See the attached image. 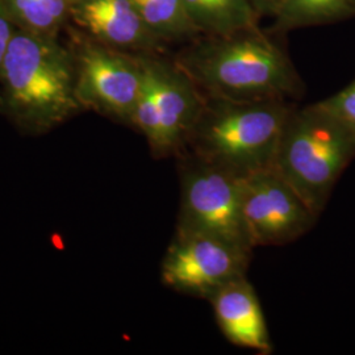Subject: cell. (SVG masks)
<instances>
[{
    "instance_id": "cell-1",
    "label": "cell",
    "mask_w": 355,
    "mask_h": 355,
    "mask_svg": "<svg viewBox=\"0 0 355 355\" xmlns=\"http://www.w3.org/2000/svg\"><path fill=\"white\" fill-rule=\"evenodd\" d=\"M175 64L211 98L288 102L304 89L287 54L258 29L200 41Z\"/></svg>"
},
{
    "instance_id": "cell-2",
    "label": "cell",
    "mask_w": 355,
    "mask_h": 355,
    "mask_svg": "<svg viewBox=\"0 0 355 355\" xmlns=\"http://www.w3.org/2000/svg\"><path fill=\"white\" fill-rule=\"evenodd\" d=\"M0 89L1 105L28 135L53 130L82 108L67 55L32 35H13L0 69Z\"/></svg>"
},
{
    "instance_id": "cell-3",
    "label": "cell",
    "mask_w": 355,
    "mask_h": 355,
    "mask_svg": "<svg viewBox=\"0 0 355 355\" xmlns=\"http://www.w3.org/2000/svg\"><path fill=\"white\" fill-rule=\"evenodd\" d=\"M292 107L287 101L204 96L202 112L184 152L240 178L274 167L280 135Z\"/></svg>"
},
{
    "instance_id": "cell-4",
    "label": "cell",
    "mask_w": 355,
    "mask_h": 355,
    "mask_svg": "<svg viewBox=\"0 0 355 355\" xmlns=\"http://www.w3.org/2000/svg\"><path fill=\"white\" fill-rule=\"evenodd\" d=\"M354 158V133L318 102L304 108L292 107L280 135L274 168L320 216Z\"/></svg>"
},
{
    "instance_id": "cell-5",
    "label": "cell",
    "mask_w": 355,
    "mask_h": 355,
    "mask_svg": "<svg viewBox=\"0 0 355 355\" xmlns=\"http://www.w3.org/2000/svg\"><path fill=\"white\" fill-rule=\"evenodd\" d=\"M177 158L180 177L177 230L205 233L254 249L242 217V178L191 153Z\"/></svg>"
},
{
    "instance_id": "cell-6",
    "label": "cell",
    "mask_w": 355,
    "mask_h": 355,
    "mask_svg": "<svg viewBox=\"0 0 355 355\" xmlns=\"http://www.w3.org/2000/svg\"><path fill=\"white\" fill-rule=\"evenodd\" d=\"M253 249L199 232L177 230L161 277L168 288L208 300L232 280L246 277Z\"/></svg>"
},
{
    "instance_id": "cell-7",
    "label": "cell",
    "mask_w": 355,
    "mask_h": 355,
    "mask_svg": "<svg viewBox=\"0 0 355 355\" xmlns=\"http://www.w3.org/2000/svg\"><path fill=\"white\" fill-rule=\"evenodd\" d=\"M241 207L253 248L293 242L308 233L318 218L274 167L242 178Z\"/></svg>"
},
{
    "instance_id": "cell-8",
    "label": "cell",
    "mask_w": 355,
    "mask_h": 355,
    "mask_svg": "<svg viewBox=\"0 0 355 355\" xmlns=\"http://www.w3.org/2000/svg\"><path fill=\"white\" fill-rule=\"evenodd\" d=\"M142 79L140 60L91 48L79 57L76 96L82 108L89 107L132 125Z\"/></svg>"
},
{
    "instance_id": "cell-9",
    "label": "cell",
    "mask_w": 355,
    "mask_h": 355,
    "mask_svg": "<svg viewBox=\"0 0 355 355\" xmlns=\"http://www.w3.org/2000/svg\"><path fill=\"white\" fill-rule=\"evenodd\" d=\"M140 61L159 121V139L153 155L177 158L186 150L192 129L202 112L203 94L177 64Z\"/></svg>"
},
{
    "instance_id": "cell-10",
    "label": "cell",
    "mask_w": 355,
    "mask_h": 355,
    "mask_svg": "<svg viewBox=\"0 0 355 355\" xmlns=\"http://www.w3.org/2000/svg\"><path fill=\"white\" fill-rule=\"evenodd\" d=\"M208 300L214 308L217 325L229 343L259 354L272 353L262 306L246 277L232 280Z\"/></svg>"
},
{
    "instance_id": "cell-11",
    "label": "cell",
    "mask_w": 355,
    "mask_h": 355,
    "mask_svg": "<svg viewBox=\"0 0 355 355\" xmlns=\"http://www.w3.org/2000/svg\"><path fill=\"white\" fill-rule=\"evenodd\" d=\"M78 13L82 24L105 42L124 48L150 44L149 28L130 0H86Z\"/></svg>"
},
{
    "instance_id": "cell-12",
    "label": "cell",
    "mask_w": 355,
    "mask_h": 355,
    "mask_svg": "<svg viewBox=\"0 0 355 355\" xmlns=\"http://www.w3.org/2000/svg\"><path fill=\"white\" fill-rule=\"evenodd\" d=\"M192 24L208 37L230 36L257 29L250 0H183Z\"/></svg>"
},
{
    "instance_id": "cell-13",
    "label": "cell",
    "mask_w": 355,
    "mask_h": 355,
    "mask_svg": "<svg viewBox=\"0 0 355 355\" xmlns=\"http://www.w3.org/2000/svg\"><path fill=\"white\" fill-rule=\"evenodd\" d=\"M354 15L355 0H283L275 19L280 29H292L328 24Z\"/></svg>"
},
{
    "instance_id": "cell-14",
    "label": "cell",
    "mask_w": 355,
    "mask_h": 355,
    "mask_svg": "<svg viewBox=\"0 0 355 355\" xmlns=\"http://www.w3.org/2000/svg\"><path fill=\"white\" fill-rule=\"evenodd\" d=\"M149 31L165 38H192L199 31L192 24L183 0H130Z\"/></svg>"
},
{
    "instance_id": "cell-15",
    "label": "cell",
    "mask_w": 355,
    "mask_h": 355,
    "mask_svg": "<svg viewBox=\"0 0 355 355\" xmlns=\"http://www.w3.org/2000/svg\"><path fill=\"white\" fill-rule=\"evenodd\" d=\"M320 103L355 135V79L340 92Z\"/></svg>"
},
{
    "instance_id": "cell-16",
    "label": "cell",
    "mask_w": 355,
    "mask_h": 355,
    "mask_svg": "<svg viewBox=\"0 0 355 355\" xmlns=\"http://www.w3.org/2000/svg\"><path fill=\"white\" fill-rule=\"evenodd\" d=\"M11 6L26 26L33 29L46 31L57 24L40 0H11Z\"/></svg>"
},
{
    "instance_id": "cell-17",
    "label": "cell",
    "mask_w": 355,
    "mask_h": 355,
    "mask_svg": "<svg viewBox=\"0 0 355 355\" xmlns=\"http://www.w3.org/2000/svg\"><path fill=\"white\" fill-rule=\"evenodd\" d=\"M12 37L13 35L11 32L7 10H6V6L3 4V1L0 0V69H1L6 51L8 49V45H10Z\"/></svg>"
},
{
    "instance_id": "cell-18",
    "label": "cell",
    "mask_w": 355,
    "mask_h": 355,
    "mask_svg": "<svg viewBox=\"0 0 355 355\" xmlns=\"http://www.w3.org/2000/svg\"><path fill=\"white\" fill-rule=\"evenodd\" d=\"M44 8L48 11L55 23H60L66 13L67 0H40Z\"/></svg>"
},
{
    "instance_id": "cell-19",
    "label": "cell",
    "mask_w": 355,
    "mask_h": 355,
    "mask_svg": "<svg viewBox=\"0 0 355 355\" xmlns=\"http://www.w3.org/2000/svg\"><path fill=\"white\" fill-rule=\"evenodd\" d=\"M257 13H272L278 11L283 0H250Z\"/></svg>"
}]
</instances>
